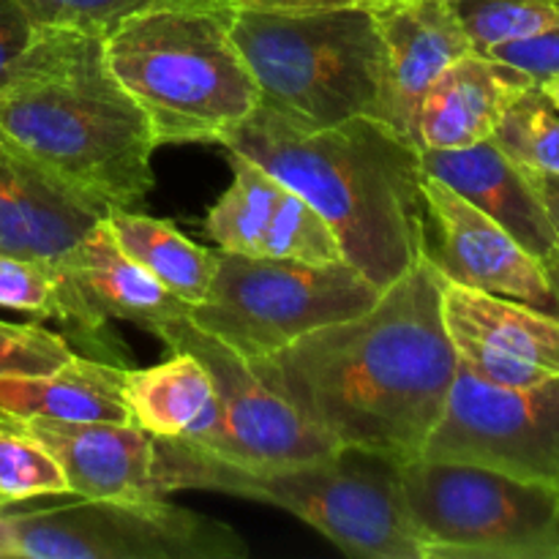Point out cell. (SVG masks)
<instances>
[{"instance_id": "1f68e13d", "label": "cell", "mask_w": 559, "mask_h": 559, "mask_svg": "<svg viewBox=\"0 0 559 559\" xmlns=\"http://www.w3.org/2000/svg\"><path fill=\"white\" fill-rule=\"evenodd\" d=\"M33 33H36V25L25 14L20 0H0V82L31 47Z\"/></svg>"}, {"instance_id": "4dcf8cb0", "label": "cell", "mask_w": 559, "mask_h": 559, "mask_svg": "<svg viewBox=\"0 0 559 559\" xmlns=\"http://www.w3.org/2000/svg\"><path fill=\"white\" fill-rule=\"evenodd\" d=\"M484 55L527 71L540 85V82L559 74V27L535 33V36L527 38H516V41L497 44V47H491Z\"/></svg>"}, {"instance_id": "f546056e", "label": "cell", "mask_w": 559, "mask_h": 559, "mask_svg": "<svg viewBox=\"0 0 559 559\" xmlns=\"http://www.w3.org/2000/svg\"><path fill=\"white\" fill-rule=\"evenodd\" d=\"M0 309L55 320V311H58V271L55 265L0 251Z\"/></svg>"}, {"instance_id": "484cf974", "label": "cell", "mask_w": 559, "mask_h": 559, "mask_svg": "<svg viewBox=\"0 0 559 559\" xmlns=\"http://www.w3.org/2000/svg\"><path fill=\"white\" fill-rule=\"evenodd\" d=\"M262 257H282V260H300L311 265H328V262H342L344 251L338 238L333 235L331 224L320 216L311 202L295 194L293 189H284L276 202L271 224L260 240Z\"/></svg>"}, {"instance_id": "8d00e7d4", "label": "cell", "mask_w": 559, "mask_h": 559, "mask_svg": "<svg viewBox=\"0 0 559 559\" xmlns=\"http://www.w3.org/2000/svg\"><path fill=\"white\" fill-rule=\"evenodd\" d=\"M540 91L546 93V98H549V102H551V107H555L557 112H559V74L551 76V80L540 82Z\"/></svg>"}, {"instance_id": "d590c367", "label": "cell", "mask_w": 559, "mask_h": 559, "mask_svg": "<svg viewBox=\"0 0 559 559\" xmlns=\"http://www.w3.org/2000/svg\"><path fill=\"white\" fill-rule=\"evenodd\" d=\"M3 557H16V551H14V538H11L9 519H5V508H0V559Z\"/></svg>"}, {"instance_id": "44dd1931", "label": "cell", "mask_w": 559, "mask_h": 559, "mask_svg": "<svg viewBox=\"0 0 559 559\" xmlns=\"http://www.w3.org/2000/svg\"><path fill=\"white\" fill-rule=\"evenodd\" d=\"M131 426L164 440L207 448L222 431V402L211 374L186 349L151 369H129L123 382Z\"/></svg>"}, {"instance_id": "e0dca14e", "label": "cell", "mask_w": 559, "mask_h": 559, "mask_svg": "<svg viewBox=\"0 0 559 559\" xmlns=\"http://www.w3.org/2000/svg\"><path fill=\"white\" fill-rule=\"evenodd\" d=\"M27 429L55 453L80 500H136L162 497L158 437L131 424H60L25 420Z\"/></svg>"}, {"instance_id": "7a4b0ae2", "label": "cell", "mask_w": 559, "mask_h": 559, "mask_svg": "<svg viewBox=\"0 0 559 559\" xmlns=\"http://www.w3.org/2000/svg\"><path fill=\"white\" fill-rule=\"evenodd\" d=\"M320 211L344 260L385 289L426 257L420 147L380 118L309 129L257 107L218 140Z\"/></svg>"}, {"instance_id": "6da1fadb", "label": "cell", "mask_w": 559, "mask_h": 559, "mask_svg": "<svg viewBox=\"0 0 559 559\" xmlns=\"http://www.w3.org/2000/svg\"><path fill=\"white\" fill-rule=\"evenodd\" d=\"M442 287V273L420 257L369 311L317 328L251 366L338 445L413 462L459 371Z\"/></svg>"}, {"instance_id": "4316f807", "label": "cell", "mask_w": 559, "mask_h": 559, "mask_svg": "<svg viewBox=\"0 0 559 559\" xmlns=\"http://www.w3.org/2000/svg\"><path fill=\"white\" fill-rule=\"evenodd\" d=\"M475 52L559 27V0H448Z\"/></svg>"}, {"instance_id": "ffe728a7", "label": "cell", "mask_w": 559, "mask_h": 559, "mask_svg": "<svg viewBox=\"0 0 559 559\" xmlns=\"http://www.w3.org/2000/svg\"><path fill=\"white\" fill-rule=\"evenodd\" d=\"M126 366L74 355L60 369L33 377H0V415L60 424H131Z\"/></svg>"}, {"instance_id": "d6986e66", "label": "cell", "mask_w": 559, "mask_h": 559, "mask_svg": "<svg viewBox=\"0 0 559 559\" xmlns=\"http://www.w3.org/2000/svg\"><path fill=\"white\" fill-rule=\"evenodd\" d=\"M420 164L426 175L440 178L508 229L535 260H544L559 243L527 173L491 140L459 151H420Z\"/></svg>"}, {"instance_id": "3957f363", "label": "cell", "mask_w": 559, "mask_h": 559, "mask_svg": "<svg viewBox=\"0 0 559 559\" xmlns=\"http://www.w3.org/2000/svg\"><path fill=\"white\" fill-rule=\"evenodd\" d=\"M0 131L104 211L140 205L153 189L158 145L109 71L102 36L36 27L0 82Z\"/></svg>"}, {"instance_id": "5bb4252c", "label": "cell", "mask_w": 559, "mask_h": 559, "mask_svg": "<svg viewBox=\"0 0 559 559\" xmlns=\"http://www.w3.org/2000/svg\"><path fill=\"white\" fill-rule=\"evenodd\" d=\"M58 271V311L55 320L74 328L80 336H102L109 320L156 331L167 322L189 317V304L175 298L131 257L120 251L107 218L55 265Z\"/></svg>"}, {"instance_id": "cb8c5ba5", "label": "cell", "mask_w": 559, "mask_h": 559, "mask_svg": "<svg viewBox=\"0 0 559 559\" xmlns=\"http://www.w3.org/2000/svg\"><path fill=\"white\" fill-rule=\"evenodd\" d=\"M58 495H71V486L55 453L25 424L0 418V500L11 506Z\"/></svg>"}, {"instance_id": "7c38bea8", "label": "cell", "mask_w": 559, "mask_h": 559, "mask_svg": "<svg viewBox=\"0 0 559 559\" xmlns=\"http://www.w3.org/2000/svg\"><path fill=\"white\" fill-rule=\"evenodd\" d=\"M426 257L442 278L559 317L540 260L462 194L424 173Z\"/></svg>"}, {"instance_id": "8fae6325", "label": "cell", "mask_w": 559, "mask_h": 559, "mask_svg": "<svg viewBox=\"0 0 559 559\" xmlns=\"http://www.w3.org/2000/svg\"><path fill=\"white\" fill-rule=\"evenodd\" d=\"M156 336L169 349H186L200 358L211 374L222 402V431L211 445L202 448L205 453L235 467L267 473L320 462L342 448L333 437L311 426L282 393L273 391L257 374L251 360L200 331L189 317L167 322Z\"/></svg>"}, {"instance_id": "7402d4cb", "label": "cell", "mask_w": 559, "mask_h": 559, "mask_svg": "<svg viewBox=\"0 0 559 559\" xmlns=\"http://www.w3.org/2000/svg\"><path fill=\"white\" fill-rule=\"evenodd\" d=\"M104 218L120 251L164 289L189 306L205 300L216 276V251L186 238L167 218L134 213L131 207H112Z\"/></svg>"}, {"instance_id": "2e32d148", "label": "cell", "mask_w": 559, "mask_h": 559, "mask_svg": "<svg viewBox=\"0 0 559 559\" xmlns=\"http://www.w3.org/2000/svg\"><path fill=\"white\" fill-rule=\"evenodd\" d=\"M104 216L74 186L0 142V251L58 265Z\"/></svg>"}, {"instance_id": "ba28073f", "label": "cell", "mask_w": 559, "mask_h": 559, "mask_svg": "<svg viewBox=\"0 0 559 559\" xmlns=\"http://www.w3.org/2000/svg\"><path fill=\"white\" fill-rule=\"evenodd\" d=\"M380 293L347 260L311 265L216 249V276L189 320L246 360H260L317 328L364 314Z\"/></svg>"}, {"instance_id": "9a60e30c", "label": "cell", "mask_w": 559, "mask_h": 559, "mask_svg": "<svg viewBox=\"0 0 559 559\" xmlns=\"http://www.w3.org/2000/svg\"><path fill=\"white\" fill-rule=\"evenodd\" d=\"M382 44L380 120L418 145V112L437 76L473 52L448 0H388L371 5Z\"/></svg>"}, {"instance_id": "f1b7e54d", "label": "cell", "mask_w": 559, "mask_h": 559, "mask_svg": "<svg viewBox=\"0 0 559 559\" xmlns=\"http://www.w3.org/2000/svg\"><path fill=\"white\" fill-rule=\"evenodd\" d=\"M71 358L74 349L60 333L0 320V377L47 374Z\"/></svg>"}, {"instance_id": "603a6c76", "label": "cell", "mask_w": 559, "mask_h": 559, "mask_svg": "<svg viewBox=\"0 0 559 559\" xmlns=\"http://www.w3.org/2000/svg\"><path fill=\"white\" fill-rule=\"evenodd\" d=\"M227 156L233 164V183L211 205L202 229L218 249L257 254L278 197L287 186L251 158L238 153Z\"/></svg>"}, {"instance_id": "836d02e7", "label": "cell", "mask_w": 559, "mask_h": 559, "mask_svg": "<svg viewBox=\"0 0 559 559\" xmlns=\"http://www.w3.org/2000/svg\"><path fill=\"white\" fill-rule=\"evenodd\" d=\"M524 173H527V178H530V183H533L538 200L544 202L546 213H549V222H551V227H555L557 240H559V175L530 173V169H524Z\"/></svg>"}, {"instance_id": "83f0119b", "label": "cell", "mask_w": 559, "mask_h": 559, "mask_svg": "<svg viewBox=\"0 0 559 559\" xmlns=\"http://www.w3.org/2000/svg\"><path fill=\"white\" fill-rule=\"evenodd\" d=\"M36 27H71V31L107 36L131 16L162 9H229V0H20Z\"/></svg>"}, {"instance_id": "d4e9b609", "label": "cell", "mask_w": 559, "mask_h": 559, "mask_svg": "<svg viewBox=\"0 0 559 559\" xmlns=\"http://www.w3.org/2000/svg\"><path fill=\"white\" fill-rule=\"evenodd\" d=\"M491 142L522 169L559 175V115L540 85L511 104Z\"/></svg>"}, {"instance_id": "30bf717a", "label": "cell", "mask_w": 559, "mask_h": 559, "mask_svg": "<svg viewBox=\"0 0 559 559\" xmlns=\"http://www.w3.org/2000/svg\"><path fill=\"white\" fill-rule=\"evenodd\" d=\"M420 456L478 464L559 495V377L508 388L459 364Z\"/></svg>"}, {"instance_id": "e575fe53", "label": "cell", "mask_w": 559, "mask_h": 559, "mask_svg": "<svg viewBox=\"0 0 559 559\" xmlns=\"http://www.w3.org/2000/svg\"><path fill=\"white\" fill-rule=\"evenodd\" d=\"M540 267H544L551 293H555V298L559 300V243L544 257V260H540Z\"/></svg>"}, {"instance_id": "f35d334b", "label": "cell", "mask_w": 559, "mask_h": 559, "mask_svg": "<svg viewBox=\"0 0 559 559\" xmlns=\"http://www.w3.org/2000/svg\"><path fill=\"white\" fill-rule=\"evenodd\" d=\"M0 508H5V502H3V500H0Z\"/></svg>"}, {"instance_id": "5b68a950", "label": "cell", "mask_w": 559, "mask_h": 559, "mask_svg": "<svg viewBox=\"0 0 559 559\" xmlns=\"http://www.w3.org/2000/svg\"><path fill=\"white\" fill-rule=\"evenodd\" d=\"M229 16L233 5L147 11L104 36L109 71L142 109L156 145H218L260 107Z\"/></svg>"}, {"instance_id": "9c48e42d", "label": "cell", "mask_w": 559, "mask_h": 559, "mask_svg": "<svg viewBox=\"0 0 559 559\" xmlns=\"http://www.w3.org/2000/svg\"><path fill=\"white\" fill-rule=\"evenodd\" d=\"M16 557L25 559H246L240 533L162 497L80 500L5 513Z\"/></svg>"}, {"instance_id": "d6a6232c", "label": "cell", "mask_w": 559, "mask_h": 559, "mask_svg": "<svg viewBox=\"0 0 559 559\" xmlns=\"http://www.w3.org/2000/svg\"><path fill=\"white\" fill-rule=\"evenodd\" d=\"M243 9H371L388 0H229Z\"/></svg>"}, {"instance_id": "74e56055", "label": "cell", "mask_w": 559, "mask_h": 559, "mask_svg": "<svg viewBox=\"0 0 559 559\" xmlns=\"http://www.w3.org/2000/svg\"><path fill=\"white\" fill-rule=\"evenodd\" d=\"M0 142H5V145H11V142L3 136V131H0Z\"/></svg>"}, {"instance_id": "52a82bcc", "label": "cell", "mask_w": 559, "mask_h": 559, "mask_svg": "<svg viewBox=\"0 0 559 559\" xmlns=\"http://www.w3.org/2000/svg\"><path fill=\"white\" fill-rule=\"evenodd\" d=\"M402 500L424 559H559V495L478 464L413 459Z\"/></svg>"}, {"instance_id": "4fadbf2b", "label": "cell", "mask_w": 559, "mask_h": 559, "mask_svg": "<svg viewBox=\"0 0 559 559\" xmlns=\"http://www.w3.org/2000/svg\"><path fill=\"white\" fill-rule=\"evenodd\" d=\"M442 322L459 364L508 388L559 377V317L522 300L445 282Z\"/></svg>"}, {"instance_id": "277c9868", "label": "cell", "mask_w": 559, "mask_h": 559, "mask_svg": "<svg viewBox=\"0 0 559 559\" xmlns=\"http://www.w3.org/2000/svg\"><path fill=\"white\" fill-rule=\"evenodd\" d=\"M402 464L342 445L333 456L295 467H235L186 440L158 437L162 495L211 489L293 513L338 551L358 559H424L402 500Z\"/></svg>"}, {"instance_id": "8992f818", "label": "cell", "mask_w": 559, "mask_h": 559, "mask_svg": "<svg viewBox=\"0 0 559 559\" xmlns=\"http://www.w3.org/2000/svg\"><path fill=\"white\" fill-rule=\"evenodd\" d=\"M229 31L260 104L309 129L380 118L382 44L371 9H243Z\"/></svg>"}, {"instance_id": "ac0fdd59", "label": "cell", "mask_w": 559, "mask_h": 559, "mask_svg": "<svg viewBox=\"0 0 559 559\" xmlns=\"http://www.w3.org/2000/svg\"><path fill=\"white\" fill-rule=\"evenodd\" d=\"M535 85L538 82L516 66L475 49L462 55L424 96L418 112V147L459 151L491 140L502 115Z\"/></svg>"}]
</instances>
